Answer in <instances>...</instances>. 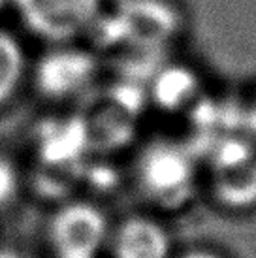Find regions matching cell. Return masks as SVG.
<instances>
[{"instance_id": "obj_1", "label": "cell", "mask_w": 256, "mask_h": 258, "mask_svg": "<svg viewBox=\"0 0 256 258\" xmlns=\"http://www.w3.org/2000/svg\"><path fill=\"white\" fill-rule=\"evenodd\" d=\"M138 175L149 200L162 208H179L194 192L196 162L181 145L160 142L142 155Z\"/></svg>"}, {"instance_id": "obj_2", "label": "cell", "mask_w": 256, "mask_h": 258, "mask_svg": "<svg viewBox=\"0 0 256 258\" xmlns=\"http://www.w3.org/2000/svg\"><path fill=\"white\" fill-rule=\"evenodd\" d=\"M21 23L51 43H72L94 27L104 0H12Z\"/></svg>"}, {"instance_id": "obj_3", "label": "cell", "mask_w": 256, "mask_h": 258, "mask_svg": "<svg viewBox=\"0 0 256 258\" xmlns=\"http://www.w3.org/2000/svg\"><path fill=\"white\" fill-rule=\"evenodd\" d=\"M106 234V217L89 204L64 206L53 217L49 228L51 247L57 258H96Z\"/></svg>"}, {"instance_id": "obj_4", "label": "cell", "mask_w": 256, "mask_h": 258, "mask_svg": "<svg viewBox=\"0 0 256 258\" xmlns=\"http://www.w3.org/2000/svg\"><path fill=\"white\" fill-rule=\"evenodd\" d=\"M211 179L217 198L230 208L256 204V153L245 142H224L211 157Z\"/></svg>"}, {"instance_id": "obj_5", "label": "cell", "mask_w": 256, "mask_h": 258, "mask_svg": "<svg viewBox=\"0 0 256 258\" xmlns=\"http://www.w3.org/2000/svg\"><path fill=\"white\" fill-rule=\"evenodd\" d=\"M60 45L62 47L45 55L36 68V83L40 91L51 98L76 96L91 85L96 72L94 60L89 53L68 47L70 43Z\"/></svg>"}, {"instance_id": "obj_6", "label": "cell", "mask_w": 256, "mask_h": 258, "mask_svg": "<svg viewBox=\"0 0 256 258\" xmlns=\"http://www.w3.org/2000/svg\"><path fill=\"white\" fill-rule=\"evenodd\" d=\"M115 258H170V239L158 222L128 219L113 237Z\"/></svg>"}, {"instance_id": "obj_7", "label": "cell", "mask_w": 256, "mask_h": 258, "mask_svg": "<svg viewBox=\"0 0 256 258\" xmlns=\"http://www.w3.org/2000/svg\"><path fill=\"white\" fill-rule=\"evenodd\" d=\"M124 30L136 43L168 40L175 30V15L155 0H136L124 15Z\"/></svg>"}, {"instance_id": "obj_8", "label": "cell", "mask_w": 256, "mask_h": 258, "mask_svg": "<svg viewBox=\"0 0 256 258\" xmlns=\"http://www.w3.org/2000/svg\"><path fill=\"white\" fill-rule=\"evenodd\" d=\"M27 72V57L19 40L0 29V104L8 102L17 87L21 85Z\"/></svg>"}, {"instance_id": "obj_9", "label": "cell", "mask_w": 256, "mask_h": 258, "mask_svg": "<svg viewBox=\"0 0 256 258\" xmlns=\"http://www.w3.org/2000/svg\"><path fill=\"white\" fill-rule=\"evenodd\" d=\"M179 258H222L219 254H215V252H207V251H194V252H186L183 256Z\"/></svg>"}, {"instance_id": "obj_10", "label": "cell", "mask_w": 256, "mask_h": 258, "mask_svg": "<svg viewBox=\"0 0 256 258\" xmlns=\"http://www.w3.org/2000/svg\"><path fill=\"white\" fill-rule=\"evenodd\" d=\"M250 126L254 128V132H256V104H254V108H252V113H250Z\"/></svg>"}, {"instance_id": "obj_11", "label": "cell", "mask_w": 256, "mask_h": 258, "mask_svg": "<svg viewBox=\"0 0 256 258\" xmlns=\"http://www.w3.org/2000/svg\"><path fill=\"white\" fill-rule=\"evenodd\" d=\"M0 258H15V256H4V254H2V256H0Z\"/></svg>"}, {"instance_id": "obj_12", "label": "cell", "mask_w": 256, "mask_h": 258, "mask_svg": "<svg viewBox=\"0 0 256 258\" xmlns=\"http://www.w3.org/2000/svg\"><path fill=\"white\" fill-rule=\"evenodd\" d=\"M2 2H4V0H0V6H2Z\"/></svg>"}]
</instances>
